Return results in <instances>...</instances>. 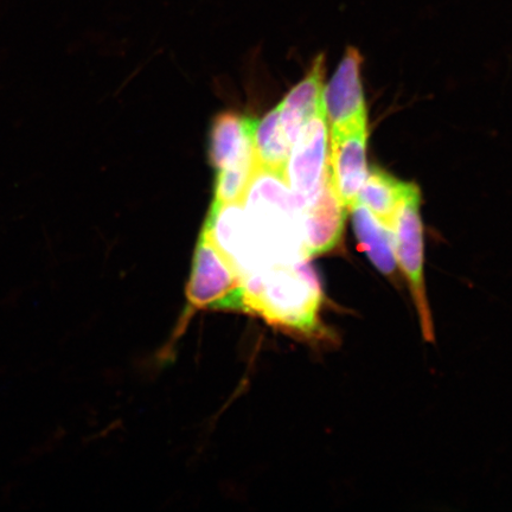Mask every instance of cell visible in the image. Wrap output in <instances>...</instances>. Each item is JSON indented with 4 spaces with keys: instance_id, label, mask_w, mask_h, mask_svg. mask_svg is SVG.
<instances>
[{
    "instance_id": "7a4b0ae2",
    "label": "cell",
    "mask_w": 512,
    "mask_h": 512,
    "mask_svg": "<svg viewBox=\"0 0 512 512\" xmlns=\"http://www.w3.org/2000/svg\"><path fill=\"white\" fill-rule=\"evenodd\" d=\"M396 262L411 291L422 336L433 343L434 325L425 283L424 226L420 215V190L413 184L401 203L393 228Z\"/></svg>"
},
{
    "instance_id": "ba28073f",
    "label": "cell",
    "mask_w": 512,
    "mask_h": 512,
    "mask_svg": "<svg viewBox=\"0 0 512 512\" xmlns=\"http://www.w3.org/2000/svg\"><path fill=\"white\" fill-rule=\"evenodd\" d=\"M256 120L236 113L217 115L209 136V160L221 171L255 158L253 133Z\"/></svg>"
},
{
    "instance_id": "4fadbf2b",
    "label": "cell",
    "mask_w": 512,
    "mask_h": 512,
    "mask_svg": "<svg viewBox=\"0 0 512 512\" xmlns=\"http://www.w3.org/2000/svg\"><path fill=\"white\" fill-rule=\"evenodd\" d=\"M256 169L255 158L233 166V168L217 171L214 202L228 204L243 202L249 183Z\"/></svg>"
},
{
    "instance_id": "5b68a950",
    "label": "cell",
    "mask_w": 512,
    "mask_h": 512,
    "mask_svg": "<svg viewBox=\"0 0 512 512\" xmlns=\"http://www.w3.org/2000/svg\"><path fill=\"white\" fill-rule=\"evenodd\" d=\"M368 137V124L329 132L328 176L349 213L368 176Z\"/></svg>"
},
{
    "instance_id": "8fae6325",
    "label": "cell",
    "mask_w": 512,
    "mask_h": 512,
    "mask_svg": "<svg viewBox=\"0 0 512 512\" xmlns=\"http://www.w3.org/2000/svg\"><path fill=\"white\" fill-rule=\"evenodd\" d=\"M413 184L401 182L388 172L374 168L368 172L357 202L366 207L389 232H393L403 198Z\"/></svg>"
},
{
    "instance_id": "277c9868",
    "label": "cell",
    "mask_w": 512,
    "mask_h": 512,
    "mask_svg": "<svg viewBox=\"0 0 512 512\" xmlns=\"http://www.w3.org/2000/svg\"><path fill=\"white\" fill-rule=\"evenodd\" d=\"M241 279L207 232L198 239L189 283V304L196 309L238 310Z\"/></svg>"
},
{
    "instance_id": "52a82bcc",
    "label": "cell",
    "mask_w": 512,
    "mask_h": 512,
    "mask_svg": "<svg viewBox=\"0 0 512 512\" xmlns=\"http://www.w3.org/2000/svg\"><path fill=\"white\" fill-rule=\"evenodd\" d=\"M348 213L332 187L326 171L323 190L315 201L302 209L300 214L307 258L328 254L341 245L345 217Z\"/></svg>"
},
{
    "instance_id": "9c48e42d",
    "label": "cell",
    "mask_w": 512,
    "mask_h": 512,
    "mask_svg": "<svg viewBox=\"0 0 512 512\" xmlns=\"http://www.w3.org/2000/svg\"><path fill=\"white\" fill-rule=\"evenodd\" d=\"M324 72L325 57L320 54L305 78L291 89L278 106L280 123L291 145L296 142L306 121L322 107Z\"/></svg>"
},
{
    "instance_id": "7c38bea8",
    "label": "cell",
    "mask_w": 512,
    "mask_h": 512,
    "mask_svg": "<svg viewBox=\"0 0 512 512\" xmlns=\"http://www.w3.org/2000/svg\"><path fill=\"white\" fill-rule=\"evenodd\" d=\"M253 146L256 168L270 170L286 178L292 145L281 126L278 107L256 121Z\"/></svg>"
},
{
    "instance_id": "6da1fadb",
    "label": "cell",
    "mask_w": 512,
    "mask_h": 512,
    "mask_svg": "<svg viewBox=\"0 0 512 512\" xmlns=\"http://www.w3.org/2000/svg\"><path fill=\"white\" fill-rule=\"evenodd\" d=\"M260 260V273L309 261L305 253L299 204L286 178L256 168L243 198Z\"/></svg>"
},
{
    "instance_id": "30bf717a",
    "label": "cell",
    "mask_w": 512,
    "mask_h": 512,
    "mask_svg": "<svg viewBox=\"0 0 512 512\" xmlns=\"http://www.w3.org/2000/svg\"><path fill=\"white\" fill-rule=\"evenodd\" d=\"M350 211L358 245L376 270L396 283L398 262L395 258L392 232L361 203L357 202Z\"/></svg>"
},
{
    "instance_id": "8992f818",
    "label": "cell",
    "mask_w": 512,
    "mask_h": 512,
    "mask_svg": "<svg viewBox=\"0 0 512 512\" xmlns=\"http://www.w3.org/2000/svg\"><path fill=\"white\" fill-rule=\"evenodd\" d=\"M363 57L355 47L345 50L343 59L323 91V108L329 132L368 124L361 67Z\"/></svg>"
},
{
    "instance_id": "3957f363",
    "label": "cell",
    "mask_w": 512,
    "mask_h": 512,
    "mask_svg": "<svg viewBox=\"0 0 512 512\" xmlns=\"http://www.w3.org/2000/svg\"><path fill=\"white\" fill-rule=\"evenodd\" d=\"M328 153L329 126L322 104L300 130L288 158L286 181L300 210L315 201L324 188Z\"/></svg>"
}]
</instances>
